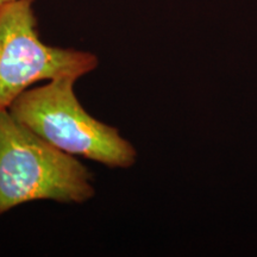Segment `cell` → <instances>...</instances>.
Wrapping results in <instances>:
<instances>
[{
    "label": "cell",
    "instance_id": "277c9868",
    "mask_svg": "<svg viewBox=\"0 0 257 257\" xmlns=\"http://www.w3.org/2000/svg\"><path fill=\"white\" fill-rule=\"evenodd\" d=\"M12 2H15V0H0V8H2V6H4V5H8Z\"/></svg>",
    "mask_w": 257,
    "mask_h": 257
},
{
    "label": "cell",
    "instance_id": "6da1fadb",
    "mask_svg": "<svg viewBox=\"0 0 257 257\" xmlns=\"http://www.w3.org/2000/svg\"><path fill=\"white\" fill-rule=\"evenodd\" d=\"M91 172L0 110V216L35 200L83 204L95 194Z\"/></svg>",
    "mask_w": 257,
    "mask_h": 257
},
{
    "label": "cell",
    "instance_id": "7a4b0ae2",
    "mask_svg": "<svg viewBox=\"0 0 257 257\" xmlns=\"http://www.w3.org/2000/svg\"><path fill=\"white\" fill-rule=\"evenodd\" d=\"M76 79L62 76L29 88L10 106L16 119L61 152L108 168H130L137 152L113 126L92 117L74 91Z\"/></svg>",
    "mask_w": 257,
    "mask_h": 257
},
{
    "label": "cell",
    "instance_id": "3957f363",
    "mask_svg": "<svg viewBox=\"0 0 257 257\" xmlns=\"http://www.w3.org/2000/svg\"><path fill=\"white\" fill-rule=\"evenodd\" d=\"M36 0H15L0 8V110L40 81L70 76L80 79L99 60L89 51L53 47L41 40Z\"/></svg>",
    "mask_w": 257,
    "mask_h": 257
}]
</instances>
